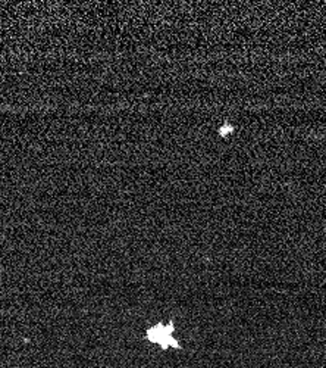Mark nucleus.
Wrapping results in <instances>:
<instances>
[{
	"label": "nucleus",
	"instance_id": "obj_2",
	"mask_svg": "<svg viewBox=\"0 0 326 368\" xmlns=\"http://www.w3.org/2000/svg\"><path fill=\"white\" fill-rule=\"evenodd\" d=\"M234 130H235L234 125H231L228 122H225V124L219 128V135H221V137H228L229 134L232 133Z\"/></svg>",
	"mask_w": 326,
	"mask_h": 368
},
{
	"label": "nucleus",
	"instance_id": "obj_1",
	"mask_svg": "<svg viewBox=\"0 0 326 368\" xmlns=\"http://www.w3.org/2000/svg\"><path fill=\"white\" fill-rule=\"evenodd\" d=\"M172 332H174V324L172 323H169V324L160 323V324L148 329L147 337H148L150 342L157 343L162 348H169V346L177 348L178 346V342L172 337Z\"/></svg>",
	"mask_w": 326,
	"mask_h": 368
}]
</instances>
